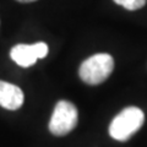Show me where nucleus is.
I'll list each match as a JSON object with an SVG mask.
<instances>
[{"mask_svg": "<svg viewBox=\"0 0 147 147\" xmlns=\"http://www.w3.org/2000/svg\"><path fill=\"white\" fill-rule=\"evenodd\" d=\"M20 3H32V1H36V0H17Z\"/></svg>", "mask_w": 147, "mask_h": 147, "instance_id": "0eeeda50", "label": "nucleus"}, {"mask_svg": "<svg viewBox=\"0 0 147 147\" xmlns=\"http://www.w3.org/2000/svg\"><path fill=\"white\" fill-rule=\"evenodd\" d=\"M144 120L145 115L140 108H125L113 119L109 126V134L114 140L126 141L142 126Z\"/></svg>", "mask_w": 147, "mask_h": 147, "instance_id": "f257e3e1", "label": "nucleus"}, {"mask_svg": "<svg viewBox=\"0 0 147 147\" xmlns=\"http://www.w3.org/2000/svg\"><path fill=\"white\" fill-rule=\"evenodd\" d=\"M147 0H114V3L120 5L123 7H125L126 10H137V9H141L142 6H145Z\"/></svg>", "mask_w": 147, "mask_h": 147, "instance_id": "423d86ee", "label": "nucleus"}, {"mask_svg": "<svg viewBox=\"0 0 147 147\" xmlns=\"http://www.w3.org/2000/svg\"><path fill=\"white\" fill-rule=\"evenodd\" d=\"M77 124V109L67 100H60L54 108L49 121V130L55 136L69 134Z\"/></svg>", "mask_w": 147, "mask_h": 147, "instance_id": "7ed1b4c3", "label": "nucleus"}, {"mask_svg": "<svg viewBox=\"0 0 147 147\" xmlns=\"http://www.w3.org/2000/svg\"><path fill=\"white\" fill-rule=\"evenodd\" d=\"M48 45L43 42L34 44H18L11 49L10 55L17 65L28 67L33 65L38 59L44 58L48 54Z\"/></svg>", "mask_w": 147, "mask_h": 147, "instance_id": "20e7f679", "label": "nucleus"}, {"mask_svg": "<svg viewBox=\"0 0 147 147\" xmlns=\"http://www.w3.org/2000/svg\"><path fill=\"white\" fill-rule=\"evenodd\" d=\"M114 67L112 55L100 53L92 55L81 64L80 77L88 85H99L108 79Z\"/></svg>", "mask_w": 147, "mask_h": 147, "instance_id": "f03ea898", "label": "nucleus"}, {"mask_svg": "<svg viewBox=\"0 0 147 147\" xmlns=\"http://www.w3.org/2000/svg\"><path fill=\"white\" fill-rule=\"evenodd\" d=\"M24 92L20 87L0 81V105L9 110H16L24 104Z\"/></svg>", "mask_w": 147, "mask_h": 147, "instance_id": "39448f33", "label": "nucleus"}]
</instances>
